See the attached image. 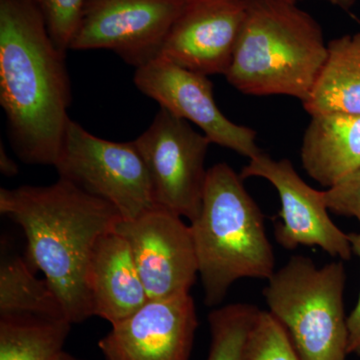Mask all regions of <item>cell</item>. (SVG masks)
<instances>
[{
    "instance_id": "obj_3",
    "label": "cell",
    "mask_w": 360,
    "mask_h": 360,
    "mask_svg": "<svg viewBox=\"0 0 360 360\" xmlns=\"http://www.w3.org/2000/svg\"><path fill=\"white\" fill-rule=\"evenodd\" d=\"M328 51L321 26L297 0H248L225 77L246 96H285L304 103Z\"/></svg>"
},
{
    "instance_id": "obj_2",
    "label": "cell",
    "mask_w": 360,
    "mask_h": 360,
    "mask_svg": "<svg viewBox=\"0 0 360 360\" xmlns=\"http://www.w3.org/2000/svg\"><path fill=\"white\" fill-rule=\"evenodd\" d=\"M0 212L23 229L27 262L44 272L68 321L94 315L87 269L98 239L122 219L115 206L59 179L51 186L0 189Z\"/></svg>"
},
{
    "instance_id": "obj_17",
    "label": "cell",
    "mask_w": 360,
    "mask_h": 360,
    "mask_svg": "<svg viewBox=\"0 0 360 360\" xmlns=\"http://www.w3.org/2000/svg\"><path fill=\"white\" fill-rule=\"evenodd\" d=\"M71 323L32 314L0 316V360H56Z\"/></svg>"
},
{
    "instance_id": "obj_12",
    "label": "cell",
    "mask_w": 360,
    "mask_h": 360,
    "mask_svg": "<svg viewBox=\"0 0 360 360\" xmlns=\"http://www.w3.org/2000/svg\"><path fill=\"white\" fill-rule=\"evenodd\" d=\"M248 7V0H188L160 58L206 77L226 75Z\"/></svg>"
},
{
    "instance_id": "obj_16",
    "label": "cell",
    "mask_w": 360,
    "mask_h": 360,
    "mask_svg": "<svg viewBox=\"0 0 360 360\" xmlns=\"http://www.w3.org/2000/svg\"><path fill=\"white\" fill-rule=\"evenodd\" d=\"M328 47V58L303 108L310 116L360 115V30L330 40Z\"/></svg>"
},
{
    "instance_id": "obj_21",
    "label": "cell",
    "mask_w": 360,
    "mask_h": 360,
    "mask_svg": "<svg viewBox=\"0 0 360 360\" xmlns=\"http://www.w3.org/2000/svg\"><path fill=\"white\" fill-rule=\"evenodd\" d=\"M59 51L66 54L77 32L86 0H34Z\"/></svg>"
},
{
    "instance_id": "obj_13",
    "label": "cell",
    "mask_w": 360,
    "mask_h": 360,
    "mask_svg": "<svg viewBox=\"0 0 360 360\" xmlns=\"http://www.w3.org/2000/svg\"><path fill=\"white\" fill-rule=\"evenodd\" d=\"M98 347L105 360H188L198 321L189 293L149 300L115 324Z\"/></svg>"
},
{
    "instance_id": "obj_10",
    "label": "cell",
    "mask_w": 360,
    "mask_h": 360,
    "mask_svg": "<svg viewBox=\"0 0 360 360\" xmlns=\"http://www.w3.org/2000/svg\"><path fill=\"white\" fill-rule=\"evenodd\" d=\"M134 82L137 89L160 108L200 127L212 143L250 160L262 153L257 144V132L232 122L219 110L212 82L206 75L158 58L135 70Z\"/></svg>"
},
{
    "instance_id": "obj_19",
    "label": "cell",
    "mask_w": 360,
    "mask_h": 360,
    "mask_svg": "<svg viewBox=\"0 0 360 360\" xmlns=\"http://www.w3.org/2000/svg\"><path fill=\"white\" fill-rule=\"evenodd\" d=\"M259 314L248 303H233L208 315L212 343L207 360H243L246 340Z\"/></svg>"
},
{
    "instance_id": "obj_9",
    "label": "cell",
    "mask_w": 360,
    "mask_h": 360,
    "mask_svg": "<svg viewBox=\"0 0 360 360\" xmlns=\"http://www.w3.org/2000/svg\"><path fill=\"white\" fill-rule=\"evenodd\" d=\"M115 231L127 239L149 300L187 295L198 274L191 225L156 206L132 220L122 219Z\"/></svg>"
},
{
    "instance_id": "obj_1",
    "label": "cell",
    "mask_w": 360,
    "mask_h": 360,
    "mask_svg": "<svg viewBox=\"0 0 360 360\" xmlns=\"http://www.w3.org/2000/svg\"><path fill=\"white\" fill-rule=\"evenodd\" d=\"M65 53L34 0H0V105L14 153L27 165L58 162L70 118Z\"/></svg>"
},
{
    "instance_id": "obj_25",
    "label": "cell",
    "mask_w": 360,
    "mask_h": 360,
    "mask_svg": "<svg viewBox=\"0 0 360 360\" xmlns=\"http://www.w3.org/2000/svg\"><path fill=\"white\" fill-rule=\"evenodd\" d=\"M323 1H328L329 4H333V6L345 9V11H349L354 6L357 0H323Z\"/></svg>"
},
{
    "instance_id": "obj_11",
    "label": "cell",
    "mask_w": 360,
    "mask_h": 360,
    "mask_svg": "<svg viewBox=\"0 0 360 360\" xmlns=\"http://www.w3.org/2000/svg\"><path fill=\"white\" fill-rule=\"evenodd\" d=\"M241 179H266L278 193L281 224H276L277 243L288 250L300 245L319 246L330 257L352 258V246L348 234L331 220L323 191L309 186L288 160H276L265 153L251 158L241 170Z\"/></svg>"
},
{
    "instance_id": "obj_22",
    "label": "cell",
    "mask_w": 360,
    "mask_h": 360,
    "mask_svg": "<svg viewBox=\"0 0 360 360\" xmlns=\"http://www.w3.org/2000/svg\"><path fill=\"white\" fill-rule=\"evenodd\" d=\"M328 210L355 217L360 224V169L323 191Z\"/></svg>"
},
{
    "instance_id": "obj_24",
    "label": "cell",
    "mask_w": 360,
    "mask_h": 360,
    "mask_svg": "<svg viewBox=\"0 0 360 360\" xmlns=\"http://www.w3.org/2000/svg\"><path fill=\"white\" fill-rule=\"evenodd\" d=\"M18 165L7 155L4 143L0 144V172L6 177H13L18 174Z\"/></svg>"
},
{
    "instance_id": "obj_23",
    "label": "cell",
    "mask_w": 360,
    "mask_h": 360,
    "mask_svg": "<svg viewBox=\"0 0 360 360\" xmlns=\"http://www.w3.org/2000/svg\"><path fill=\"white\" fill-rule=\"evenodd\" d=\"M352 250L360 259V233L348 234ZM348 342L347 354H360V295L359 302L347 317Z\"/></svg>"
},
{
    "instance_id": "obj_7",
    "label": "cell",
    "mask_w": 360,
    "mask_h": 360,
    "mask_svg": "<svg viewBox=\"0 0 360 360\" xmlns=\"http://www.w3.org/2000/svg\"><path fill=\"white\" fill-rule=\"evenodd\" d=\"M134 143L148 169L156 205L193 222L200 215L210 139L160 108Z\"/></svg>"
},
{
    "instance_id": "obj_15",
    "label": "cell",
    "mask_w": 360,
    "mask_h": 360,
    "mask_svg": "<svg viewBox=\"0 0 360 360\" xmlns=\"http://www.w3.org/2000/svg\"><path fill=\"white\" fill-rule=\"evenodd\" d=\"M300 158L307 174L322 186H335L360 169V115H311Z\"/></svg>"
},
{
    "instance_id": "obj_5",
    "label": "cell",
    "mask_w": 360,
    "mask_h": 360,
    "mask_svg": "<svg viewBox=\"0 0 360 360\" xmlns=\"http://www.w3.org/2000/svg\"><path fill=\"white\" fill-rule=\"evenodd\" d=\"M342 262L319 267L295 255L274 271L264 295L269 312L288 331L302 360H345L348 330Z\"/></svg>"
},
{
    "instance_id": "obj_26",
    "label": "cell",
    "mask_w": 360,
    "mask_h": 360,
    "mask_svg": "<svg viewBox=\"0 0 360 360\" xmlns=\"http://www.w3.org/2000/svg\"><path fill=\"white\" fill-rule=\"evenodd\" d=\"M56 360H80L75 359V357H73L72 355L66 354L65 352H61L60 354H59L58 356L56 357Z\"/></svg>"
},
{
    "instance_id": "obj_20",
    "label": "cell",
    "mask_w": 360,
    "mask_h": 360,
    "mask_svg": "<svg viewBox=\"0 0 360 360\" xmlns=\"http://www.w3.org/2000/svg\"><path fill=\"white\" fill-rule=\"evenodd\" d=\"M243 360H302L288 331L269 311H260L246 340Z\"/></svg>"
},
{
    "instance_id": "obj_27",
    "label": "cell",
    "mask_w": 360,
    "mask_h": 360,
    "mask_svg": "<svg viewBox=\"0 0 360 360\" xmlns=\"http://www.w3.org/2000/svg\"><path fill=\"white\" fill-rule=\"evenodd\" d=\"M297 1H300V0H297Z\"/></svg>"
},
{
    "instance_id": "obj_4",
    "label": "cell",
    "mask_w": 360,
    "mask_h": 360,
    "mask_svg": "<svg viewBox=\"0 0 360 360\" xmlns=\"http://www.w3.org/2000/svg\"><path fill=\"white\" fill-rule=\"evenodd\" d=\"M191 229L207 307L224 302L236 281H269L276 271L264 214L226 163L208 168L202 206Z\"/></svg>"
},
{
    "instance_id": "obj_14",
    "label": "cell",
    "mask_w": 360,
    "mask_h": 360,
    "mask_svg": "<svg viewBox=\"0 0 360 360\" xmlns=\"http://www.w3.org/2000/svg\"><path fill=\"white\" fill-rule=\"evenodd\" d=\"M87 286L94 315L111 324L127 319L149 300L129 243L115 229L97 241Z\"/></svg>"
},
{
    "instance_id": "obj_8",
    "label": "cell",
    "mask_w": 360,
    "mask_h": 360,
    "mask_svg": "<svg viewBox=\"0 0 360 360\" xmlns=\"http://www.w3.org/2000/svg\"><path fill=\"white\" fill-rule=\"evenodd\" d=\"M188 0H86L70 51L105 49L135 70L160 58Z\"/></svg>"
},
{
    "instance_id": "obj_6",
    "label": "cell",
    "mask_w": 360,
    "mask_h": 360,
    "mask_svg": "<svg viewBox=\"0 0 360 360\" xmlns=\"http://www.w3.org/2000/svg\"><path fill=\"white\" fill-rule=\"evenodd\" d=\"M54 167L59 179L108 201L122 219H137L158 206L148 169L134 141L99 139L70 120Z\"/></svg>"
},
{
    "instance_id": "obj_18",
    "label": "cell",
    "mask_w": 360,
    "mask_h": 360,
    "mask_svg": "<svg viewBox=\"0 0 360 360\" xmlns=\"http://www.w3.org/2000/svg\"><path fill=\"white\" fill-rule=\"evenodd\" d=\"M20 314L68 321L60 300L46 279L37 278L22 258L2 257L0 316Z\"/></svg>"
}]
</instances>
